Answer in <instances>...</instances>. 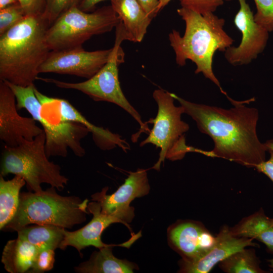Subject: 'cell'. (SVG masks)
<instances>
[{"mask_svg": "<svg viewBox=\"0 0 273 273\" xmlns=\"http://www.w3.org/2000/svg\"><path fill=\"white\" fill-rule=\"evenodd\" d=\"M177 12L185 21L186 28L183 36L174 29L168 35L176 64L183 66L188 60L192 61L196 66L195 73H202L226 96L212 69L215 53L225 52L234 41L224 30V19L213 13L202 15L184 7L178 9Z\"/></svg>", "mask_w": 273, "mask_h": 273, "instance_id": "3", "label": "cell"}, {"mask_svg": "<svg viewBox=\"0 0 273 273\" xmlns=\"http://www.w3.org/2000/svg\"><path fill=\"white\" fill-rule=\"evenodd\" d=\"M87 209L93 215L92 220L81 229L73 232L65 229L59 249L64 250L68 246H72L81 254V250L86 247L92 246L99 249L110 245L102 241L101 235L109 225L113 223H121L120 220L102 213L98 202H88Z\"/></svg>", "mask_w": 273, "mask_h": 273, "instance_id": "17", "label": "cell"}, {"mask_svg": "<svg viewBox=\"0 0 273 273\" xmlns=\"http://www.w3.org/2000/svg\"><path fill=\"white\" fill-rule=\"evenodd\" d=\"M38 250L28 242L17 237L7 242L2 255V262L10 273L28 272Z\"/></svg>", "mask_w": 273, "mask_h": 273, "instance_id": "21", "label": "cell"}, {"mask_svg": "<svg viewBox=\"0 0 273 273\" xmlns=\"http://www.w3.org/2000/svg\"><path fill=\"white\" fill-rule=\"evenodd\" d=\"M153 97L158 105V112L155 118L146 123L153 126L148 136L141 143V147L151 144L159 148L160 151L157 162L152 168L159 170L165 159L176 161L182 159L189 152H195V148L187 145L185 133L190 128L188 123L181 120L184 113L182 106H176L174 98L162 89H155Z\"/></svg>", "mask_w": 273, "mask_h": 273, "instance_id": "7", "label": "cell"}, {"mask_svg": "<svg viewBox=\"0 0 273 273\" xmlns=\"http://www.w3.org/2000/svg\"><path fill=\"white\" fill-rule=\"evenodd\" d=\"M51 186L37 192H22L19 204L13 218L3 229L18 231L25 226L51 224L72 229L86 220L88 200L83 201L77 196H63Z\"/></svg>", "mask_w": 273, "mask_h": 273, "instance_id": "4", "label": "cell"}, {"mask_svg": "<svg viewBox=\"0 0 273 273\" xmlns=\"http://www.w3.org/2000/svg\"><path fill=\"white\" fill-rule=\"evenodd\" d=\"M167 240L169 246L181 259L190 260L209 251L215 243L216 237L201 222L179 219L168 228Z\"/></svg>", "mask_w": 273, "mask_h": 273, "instance_id": "15", "label": "cell"}, {"mask_svg": "<svg viewBox=\"0 0 273 273\" xmlns=\"http://www.w3.org/2000/svg\"><path fill=\"white\" fill-rule=\"evenodd\" d=\"M17 110L13 92L6 82L0 80V139L9 147L33 140L43 131L32 117L20 116Z\"/></svg>", "mask_w": 273, "mask_h": 273, "instance_id": "14", "label": "cell"}, {"mask_svg": "<svg viewBox=\"0 0 273 273\" xmlns=\"http://www.w3.org/2000/svg\"><path fill=\"white\" fill-rule=\"evenodd\" d=\"M171 0H159L157 13L162 10ZM231 0H179L181 7L195 11L202 15L214 13L224 2Z\"/></svg>", "mask_w": 273, "mask_h": 273, "instance_id": "25", "label": "cell"}, {"mask_svg": "<svg viewBox=\"0 0 273 273\" xmlns=\"http://www.w3.org/2000/svg\"><path fill=\"white\" fill-rule=\"evenodd\" d=\"M159 0H138L148 16L152 19L157 15Z\"/></svg>", "mask_w": 273, "mask_h": 273, "instance_id": "32", "label": "cell"}, {"mask_svg": "<svg viewBox=\"0 0 273 273\" xmlns=\"http://www.w3.org/2000/svg\"><path fill=\"white\" fill-rule=\"evenodd\" d=\"M183 107L184 113L195 121L199 130L213 140L214 148L203 155L225 159L248 167H255L265 160L267 151L256 132L258 111L247 107L254 99L237 101L226 96L233 107L229 109L197 104L171 93Z\"/></svg>", "mask_w": 273, "mask_h": 273, "instance_id": "1", "label": "cell"}, {"mask_svg": "<svg viewBox=\"0 0 273 273\" xmlns=\"http://www.w3.org/2000/svg\"><path fill=\"white\" fill-rule=\"evenodd\" d=\"M13 92L18 110L25 109L32 117L42 126L45 134V148L47 155L66 157L68 150L78 157H83L85 150L81 140L90 132L84 125L76 122L67 121L51 123L40 114L41 105L34 92V84L21 86L5 81Z\"/></svg>", "mask_w": 273, "mask_h": 273, "instance_id": "9", "label": "cell"}, {"mask_svg": "<svg viewBox=\"0 0 273 273\" xmlns=\"http://www.w3.org/2000/svg\"><path fill=\"white\" fill-rule=\"evenodd\" d=\"M260 261L253 248L239 250L218 263L226 273H266L260 266Z\"/></svg>", "mask_w": 273, "mask_h": 273, "instance_id": "24", "label": "cell"}, {"mask_svg": "<svg viewBox=\"0 0 273 273\" xmlns=\"http://www.w3.org/2000/svg\"><path fill=\"white\" fill-rule=\"evenodd\" d=\"M111 6L123 24L127 40L141 42L152 20L138 0H110Z\"/></svg>", "mask_w": 273, "mask_h": 273, "instance_id": "19", "label": "cell"}, {"mask_svg": "<svg viewBox=\"0 0 273 273\" xmlns=\"http://www.w3.org/2000/svg\"><path fill=\"white\" fill-rule=\"evenodd\" d=\"M106 0H82L78 7L80 10L86 12L93 11L99 3Z\"/></svg>", "mask_w": 273, "mask_h": 273, "instance_id": "33", "label": "cell"}, {"mask_svg": "<svg viewBox=\"0 0 273 273\" xmlns=\"http://www.w3.org/2000/svg\"><path fill=\"white\" fill-rule=\"evenodd\" d=\"M81 1L82 0H47L43 14L50 24H52L65 12L72 8L78 7Z\"/></svg>", "mask_w": 273, "mask_h": 273, "instance_id": "28", "label": "cell"}, {"mask_svg": "<svg viewBox=\"0 0 273 273\" xmlns=\"http://www.w3.org/2000/svg\"><path fill=\"white\" fill-rule=\"evenodd\" d=\"M141 236L140 233L133 235L127 241L119 245L109 246L94 251L89 259L74 267L78 273H130L138 269L134 263L127 260L117 258L112 253V248L115 246L129 247Z\"/></svg>", "mask_w": 273, "mask_h": 273, "instance_id": "18", "label": "cell"}, {"mask_svg": "<svg viewBox=\"0 0 273 273\" xmlns=\"http://www.w3.org/2000/svg\"><path fill=\"white\" fill-rule=\"evenodd\" d=\"M270 157L267 160H265L255 168L260 173L266 175L273 182V151H268Z\"/></svg>", "mask_w": 273, "mask_h": 273, "instance_id": "31", "label": "cell"}, {"mask_svg": "<svg viewBox=\"0 0 273 273\" xmlns=\"http://www.w3.org/2000/svg\"><path fill=\"white\" fill-rule=\"evenodd\" d=\"M120 21L111 5L90 13L73 7L51 24L47 32V42L51 51L82 47L92 36L111 31Z\"/></svg>", "mask_w": 273, "mask_h": 273, "instance_id": "8", "label": "cell"}, {"mask_svg": "<svg viewBox=\"0 0 273 273\" xmlns=\"http://www.w3.org/2000/svg\"><path fill=\"white\" fill-rule=\"evenodd\" d=\"M18 2L17 0H0V9Z\"/></svg>", "mask_w": 273, "mask_h": 273, "instance_id": "34", "label": "cell"}, {"mask_svg": "<svg viewBox=\"0 0 273 273\" xmlns=\"http://www.w3.org/2000/svg\"><path fill=\"white\" fill-rule=\"evenodd\" d=\"M50 25L43 14L26 15L0 35V80L23 86L34 83L51 51L46 39Z\"/></svg>", "mask_w": 273, "mask_h": 273, "instance_id": "2", "label": "cell"}, {"mask_svg": "<svg viewBox=\"0 0 273 273\" xmlns=\"http://www.w3.org/2000/svg\"><path fill=\"white\" fill-rule=\"evenodd\" d=\"M24 10L26 15L43 14L47 0H17Z\"/></svg>", "mask_w": 273, "mask_h": 273, "instance_id": "30", "label": "cell"}, {"mask_svg": "<svg viewBox=\"0 0 273 273\" xmlns=\"http://www.w3.org/2000/svg\"><path fill=\"white\" fill-rule=\"evenodd\" d=\"M26 184L21 177L15 175L6 180L0 175V229L5 226L15 215L19 204L20 191Z\"/></svg>", "mask_w": 273, "mask_h": 273, "instance_id": "23", "label": "cell"}, {"mask_svg": "<svg viewBox=\"0 0 273 273\" xmlns=\"http://www.w3.org/2000/svg\"><path fill=\"white\" fill-rule=\"evenodd\" d=\"M267 262L268 263L269 267L272 270H273V258L268 259Z\"/></svg>", "mask_w": 273, "mask_h": 273, "instance_id": "36", "label": "cell"}, {"mask_svg": "<svg viewBox=\"0 0 273 273\" xmlns=\"http://www.w3.org/2000/svg\"><path fill=\"white\" fill-rule=\"evenodd\" d=\"M150 189L147 170L138 169L129 172L124 183L113 194H107L108 187H105L92 195L91 200L99 203L102 213L118 219L130 229L128 223L134 216V208L130 203L135 198L147 195Z\"/></svg>", "mask_w": 273, "mask_h": 273, "instance_id": "11", "label": "cell"}, {"mask_svg": "<svg viewBox=\"0 0 273 273\" xmlns=\"http://www.w3.org/2000/svg\"><path fill=\"white\" fill-rule=\"evenodd\" d=\"M26 16L19 2L0 9V35L20 22Z\"/></svg>", "mask_w": 273, "mask_h": 273, "instance_id": "26", "label": "cell"}, {"mask_svg": "<svg viewBox=\"0 0 273 273\" xmlns=\"http://www.w3.org/2000/svg\"><path fill=\"white\" fill-rule=\"evenodd\" d=\"M65 229L51 224L27 225L17 231L18 238L26 241L38 250L59 248Z\"/></svg>", "mask_w": 273, "mask_h": 273, "instance_id": "22", "label": "cell"}, {"mask_svg": "<svg viewBox=\"0 0 273 273\" xmlns=\"http://www.w3.org/2000/svg\"><path fill=\"white\" fill-rule=\"evenodd\" d=\"M257 11L255 22L269 32L273 31V0H254Z\"/></svg>", "mask_w": 273, "mask_h": 273, "instance_id": "27", "label": "cell"}, {"mask_svg": "<svg viewBox=\"0 0 273 273\" xmlns=\"http://www.w3.org/2000/svg\"><path fill=\"white\" fill-rule=\"evenodd\" d=\"M34 92L41 105V115L48 121L54 123L70 121L84 125L92 133L96 145L102 150H110L116 146L125 151L129 149L121 136L90 123L67 100L47 96L35 86Z\"/></svg>", "mask_w": 273, "mask_h": 273, "instance_id": "10", "label": "cell"}, {"mask_svg": "<svg viewBox=\"0 0 273 273\" xmlns=\"http://www.w3.org/2000/svg\"><path fill=\"white\" fill-rule=\"evenodd\" d=\"M115 40L110 58L107 63L93 76L80 82H68L51 78L37 77V79L53 83L58 87L80 91L95 101L113 103L129 113L140 125V131L132 136L137 140L141 132H150L147 123H144L141 116L125 97L120 86L118 66L124 62V53L121 48L122 42L127 40L122 23L116 27Z\"/></svg>", "mask_w": 273, "mask_h": 273, "instance_id": "6", "label": "cell"}, {"mask_svg": "<svg viewBox=\"0 0 273 273\" xmlns=\"http://www.w3.org/2000/svg\"><path fill=\"white\" fill-rule=\"evenodd\" d=\"M264 145L266 147L267 151H273V140L267 141L264 143Z\"/></svg>", "mask_w": 273, "mask_h": 273, "instance_id": "35", "label": "cell"}, {"mask_svg": "<svg viewBox=\"0 0 273 273\" xmlns=\"http://www.w3.org/2000/svg\"><path fill=\"white\" fill-rule=\"evenodd\" d=\"M55 262V250L50 249L38 250L29 273H42L54 267Z\"/></svg>", "mask_w": 273, "mask_h": 273, "instance_id": "29", "label": "cell"}, {"mask_svg": "<svg viewBox=\"0 0 273 273\" xmlns=\"http://www.w3.org/2000/svg\"><path fill=\"white\" fill-rule=\"evenodd\" d=\"M112 48L86 51L82 47L51 51L38 69L39 73L68 74L89 79L108 61Z\"/></svg>", "mask_w": 273, "mask_h": 273, "instance_id": "12", "label": "cell"}, {"mask_svg": "<svg viewBox=\"0 0 273 273\" xmlns=\"http://www.w3.org/2000/svg\"><path fill=\"white\" fill-rule=\"evenodd\" d=\"M240 9L234 23L242 33L240 44L230 47L224 52L227 61L233 66L247 65L257 58L265 49L269 32L257 23L246 0H238Z\"/></svg>", "mask_w": 273, "mask_h": 273, "instance_id": "13", "label": "cell"}, {"mask_svg": "<svg viewBox=\"0 0 273 273\" xmlns=\"http://www.w3.org/2000/svg\"><path fill=\"white\" fill-rule=\"evenodd\" d=\"M230 229L236 237L261 242L265 245L267 251L273 254V218L266 216L262 208L242 218Z\"/></svg>", "mask_w": 273, "mask_h": 273, "instance_id": "20", "label": "cell"}, {"mask_svg": "<svg viewBox=\"0 0 273 273\" xmlns=\"http://www.w3.org/2000/svg\"><path fill=\"white\" fill-rule=\"evenodd\" d=\"M214 245L203 255L190 260L180 259L178 272L208 273L219 262L233 253L246 247H256L258 244L251 238L233 235L230 227L222 226L216 235Z\"/></svg>", "mask_w": 273, "mask_h": 273, "instance_id": "16", "label": "cell"}, {"mask_svg": "<svg viewBox=\"0 0 273 273\" xmlns=\"http://www.w3.org/2000/svg\"><path fill=\"white\" fill-rule=\"evenodd\" d=\"M44 131L33 140L24 141L15 147L5 145L2 153L1 174H13L23 178L28 190H42L41 185L48 184L61 191L68 178L62 175L61 167L49 160L45 148Z\"/></svg>", "mask_w": 273, "mask_h": 273, "instance_id": "5", "label": "cell"}]
</instances>
